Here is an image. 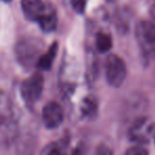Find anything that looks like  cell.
Returning <instances> with one entry per match:
<instances>
[{"mask_svg": "<svg viewBox=\"0 0 155 155\" xmlns=\"http://www.w3.org/2000/svg\"><path fill=\"white\" fill-rule=\"evenodd\" d=\"M135 36L141 52L147 58L155 54V26L151 20H140L135 28Z\"/></svg>", "mask_w": 155, "mask_h": 155, "instance_id": "1", "label": "cell"}, {"mask_svg": "<svg viewBox=\"0 0 155 155\" xmlns=\"http://www.w3.org/2000/svg\"><path fill=\"white\" fill-rule=\"evenodd\" d=\"M15 54L18 62L22 66L31 67L36 65L41 56V43L31 37L20 39L16 45Z\"/></svg>", "mask_w": 155, "mask_h": 155, "instance_id": "2", "label": "cell"}, {"mask_svg": "<svg viewBox=\"0 0 155 155\" xmlns=\"http://www.w3.org/2000/svg\"><path fill=\"white\" fill-rule=\"evenodd\" d=\"M105 75L110 86H121L127 78V66L124 61L116 54H110L105 61Z\"/></svg>", "mask_w": 155, "mask_h": 155, "instance_id": "3", "label": "cell"}, {"mask_svg": "<svg viewBox=\"0 0 155 155\" xmlns=\"http://www.w3.org/2000/svg\"><path fill=\"white\" fill-rule=\"evenodd\" d=\"M44 89V78L41 73H34L22 82L20 93L24 100L29 104H33L41 98Z\"/></svg>", "mask_w": 155, "mask_h": 155, "instance_id": "4", "label": "cell"}, {"mask_svg": "<svg viewBox=\"0 0 155 155\" xmlns=\"http://www.w3.org/2000/svg\"><path fill=\"white\" fill-rule=\"evenodd\" d=\"M155 136V124L148 119L137 120L130 130V138L138 143H146Z\"/></svg>", "mask_w": 155, "mask_h": 155, "instance_id": "5", "label": "cell"}, {"mask_svg": "<svg viewBox=\"0 0 155 155\" xmlns=\"http://www.w3.org/2000/svg\"><path fill=\"white\" fill-rule=\"evenodd\" d=\"M64 113L56 102H49L43 108V121L48 129H56L63 122Z\"/></svg>", "mask_w": 155, "mask_h": 155, "instance_id": "6", "label": "cell"}, {"mask_svg": "<svg viewBox=\"0 0 155 155\" xmlns=\"http://www.w3.org/2000/svg\"><path fill=\"white\" fill-rule=\"evenodd\" d=\"M49 5H45L43 0H21V8L25 16L29 20L38 22L45 14Z\"/></svg>", "mask_w": 155, "mask_h": 155, "instance_id": "7", "label": "cell"}, {"mask_svg": "<svg viewBox=\"0 0 155 155\" xmlns=\"http://www.w3.org/2000/svg\"><path fill=\"white\" fill-rule=\"evenodd\" d=\"M56 52H58V43H53L49 47V49L47 50V52L41 54L36 63L37 68L41 69V70H49L51 68L52 64H53Z\"/></svg>", "mask_w": 155, "mask_h": 155, "instance_id": "8", "label": "cell"}, {"mask_svg": "<svg viewBox=\"0 0 155 155\" xmlns=\"http://www.w3.org/2000/svg\"><path fill=\"white\" fill-rule=\"evenodd\" d=\"M38 24L41 30L45 32H52L55 30L56 24H58V17H56V13L54 9H52L51 7H48L47 11L38 20Z\"/></svg>", "mask_w": 155, "mask_h": 155, "instance_id": "9", "label": "cell"}, {"mask_svg": "<svg viewBox=\"0 0 155 155\" xmlns=\"http://www.w3.org/2000/svg\"><path fill=\"white\" fill-rule=\"evenodd\" d=\"M96 45H97L98 50H99L100 52H102V53H104V52H107L112 49L113 39L110 34H106V33L101 32L97 35Z\"/></svg>", "mask_w": 155, "mask_h": 155, "instance_id": "10", "label": "cell"}, {"mask_svg": "<svg viewBox=\"0 0 155 155\" xmlns=\"http://www.w3.org/2000/svg\"><path fill=\"white\" fill-rule=\"evenodd\" d=\"M41 155H65V146L58 141L50 142L44 147Z\"/></svg>", "mask_w": 155, "mask_h": 155, "instance_id": "11", "label": "cell"}, {"mask_svg": "<svg viewBox=\"0 0 155 155\" xmlns=\"http://www.w3.org/2000/svg\"><path fill=\"white\" fill-rule=\"evenodd\" d=\"M12 123L8 118L0 117V141H5L12 135Z\"/></svg>", "mask_w": 155, "mask_h": 155, "instance_id": "12", "label": "cell"}, {"mask_svg": "<svg viewBox=\"0 0 155 155\" xmlns=\"http://www.w3.org/2000/svg\"><path fill=\"white\" fill-rule=\"evenodd\" d=\"M81 110H82L83 114L86 115V116H91V115L95 114L96 110H97L96 101L94 99H91V98H86V99L83 100Z\"/></svg>", "mask_w": 155, "mask_h": 155, "instance_id": "13", "label": "cell"}, {"mask_svg": "<svg viewBox=\"0 0 155 155\" xmlns=\"http://www.w3.org/2000/svg\"><path fill=\"white\" fill-rule=\"evenodd\" d=\"M125 155H149L148 151L141 144H136L129 148L125 152Z\"/></svg>", "mask_w": 155, "mask_h": 155, "instance_id": "14", "label": "cell"}, {"mask_svg": "<svg viewBox=\"0 0 155 155\" xmlns=\"http://www.w3.org/2000/svg\"><path fill=\"white\" fill-rule=\"evenodd\" d=\"M70 3L75 12L83 13L85 10V0H70Z\"/></svg>", "mask_w": 155, "mask_h": 155, "instance_id": "15", "label": "cell"}, {"mask_svg": "<svg viewBox=\"0 0 155 155\" xmlns=\"http://www.w3.org/2000/svg\"><path fill=\"white\" fill-rule=\"evenodd\" d=\"M96 155H113V152L108 147L101 146L96 152Z\"/></svg>", "mask_w": 155, "mask_h": 155, "instance_id": "16", "label": "cell"}, {"mask_svg": "<svg viewBox=\"0 0 155 155\" xmlns=\"http://www.w3.org/2000/svg\"><path fill=\"white\" fill-rule=\"evenodd\" d=\"M151 22L155 26V5L151 10Z\"/></svg>", "mask_w": 155, "mask_h": 155, "instance_id": "17", "label": "cell"}, {"mask_svg": "<svg viewBox=\"0 0 155 155\" xmlns=\"http://www.w3.org/2000/svg\"><path fill=\"white\" fill-rule=\"evenodd\" d=\"M71 155H83V152H82V150H81L80 148H77L74 151H73Z\"/></svg>", "mask_w": 155, "mask_h": 155, "instance_id": "18", "label": "cell"}, {"mask_svg": "<svg viewBox=\"0 0 155 155\" xmlns=\"http://www.w3.org/2000/svg\"><path fill=\"white\" fill-rule=\"evenodd\" d=\"M2 1H5V2H10L11 0H2Z\"/></svg>", "mask_w": 155, "mask_h": 155, "instance_id": "19", "label": "cell"}, {"mask_svg": "<svg viewBox=\"0 0 155 155\" xmlns=\"http://www.w3.org/2000/svg\"><path fill=\"white\" fill-rule=\"evenodd\" d=\"M154 140H155V136H154Z\"/></svg>", "mask_w": 155, "mask_h": 155, "instance_id": "20", "label": "cell"}]
</instances>
